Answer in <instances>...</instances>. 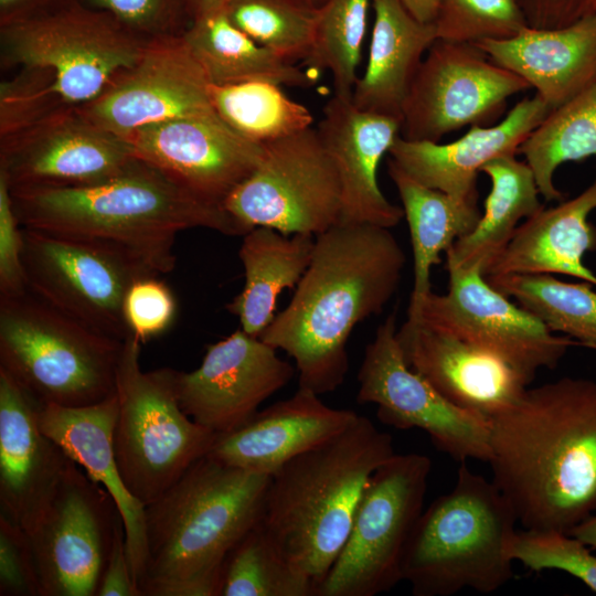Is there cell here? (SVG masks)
Listing matches in <instances>:
<instances>
[{
    "mask_svg": "<svg viewBox=\"0 0 596 596\" xmlns=\"http://www.w3.org/2000/svg\"><path fill=\"white\" fill-rule=\"evenodd\" d=\"M489 422L491 480L524 529L568 533L596 512V381L528 387Z\"/></svg>",
    "mask_w": 596,
    "mask_h": 596,
    "instance_id": "obj_1",
    "label": "cell"
},
{
    "mask_svg": "<svg viewBox=\"0 0 596 596\" xmlns=\"http://www.w3.org/2000/svg\"><path fill=\"white\" fill-rule=\"evenodd\" d=\"M406 256L390 228L337 223L316 235L308 268L290 302L259 338L295 360L299 387L338 389L349 369L353 328L396 292Z\"/></svg>",
    "mask_w": 596,
    "mask_h": 596,
    "instance_id": "obj_2",
    "label": "cell"
},
{
    "mask_svg": "<svg viewBox=\"0 0 596 596\" xmlns=\"http://www.w3.org/2000/svg\"><path fill=\"white\" fill-rule=\"evenodd\" d=\"M10 191L23 227L109 243L158 275L173 270L175 237L184 230L247 233L223 205L137 158L119 174L95 184Z\"/></svg>",
    "mask_w": 596,
    "mask_h": 596,
    "instance_id": "obj_3",
    "label": "cell"
},
{
    "mask_svg": "<svg viewBox=\"0 0 596 596\" xmlns=\"http://www.w3.org/2000/svg\"><path fill=\"white\" fill-rule=\"evenodd\" d=\"M269 480L206 455L146 505L141 596H217L226 556L262 519Z\"/></svg>",
    "mask_w": 596,
    "mask_h": 596,
    "instance_id": "obj_4",
    "label": "cell"
},
{
    "mask_svg": "<svg viewBox=\"0 0 596 596\" xmlns=\"http://www.w3.org/2000/svg\"><path fill=\"white\" fill-rule=\"evenodd\" d=\"M393 455L391 435L359 415L270 476L259 523L316 593L347 542L371 475Z\"/></svg>",
    "mask_w": 596,
    "mask_h": 596,
    "instance_id": "obj_5",
    "label": "cell"
},
{
    "mask_svg": "<svg viewBox=\"0 0 596 596\" xmlns=\"http://www.w3.org/2000/svg\"><path fill=\"white\" fill-rule=\"evenodd\" d=\"M518 522L497 488L461 461L454 488L416 521L402 558V579L415 596L488 594L513 577L508 545Z\"/></svg>",
    "mask_w": 596,
    "mask_h": 596,
    "instance_id": "obj_6",
    "label": "cell"
},
{
    "mask_svg": "<svg viewBox=\"0 0 596 596\" xmlns=\"http://www.w3.org/2000/svg\"><path fill=\"white\" fill-rule=\"evenodd\" d=\"M123 343L29 289L0 297V369L41 405L82 407L115 394Z\"/></svg>",
    "mask_w": 596,
    "mask_h": 596,
    "instance_id": "obj_7",
    "label": "cell"
},
{
    "mask_svg": "<svg viewBox=\"0 0 596 596\" xmlns=\"http://www.w3.org/2000/svg\"><path fill=\"white\" fill-rule=\"evenodd\" d=\"M148 41L106 12L66 0L1 25V65L32 70L51 110L58 111L98 96L139 58Z\"/></svg>",
    "mask_w": 596,
    "mask_h": 596,
    "instance_id": "obj_8",
    "label": "cell"
},
{
    "mask_svg": "<svg viewBox=\"0 0 596 596\" xmlns=\"http://www.w3.org/2000/svg\"><path fill=\"white\" fill-rule=\"evenodd\" d=\"M140 350L129 333L117 368L114 450L127 490L146 507L209 454L217 434L181 408L175 370L143 371Z\"/></svg>",
    "mask_w": 596,
    "mask_h": 596,
    "instance_id": "obj_9",
    "label": "cell"
},
{
    "mask_svg": "<svg viewBox=\"0 0 596 596\" xmlns=\"http://www.w3.org/2000/svg\"><path fill=\"white\" fill-rule=\"evenodd\" d=\"M429 457L393 455L370 477L351 531L316 596H375L402 579V558L423 512Z\"/></svg>",
    "mask_w": 596,
    "mask_h": 596,
    "instance_id": "obj_10",
    "label": "cell"
},
{
    "mask_svg": "<svg viewBox=\"0 0 596 596\" xmlns=\"http://www.w3.org/2000/svg\"><path fill=\"white\" fill-rule=\"evenodd\" d=\"M22 234L28 289L87 326L125 340V295L135 280L158 274L106 242L23 226Z\"/></svg>",
    "mask_w": 596,
    "mask_h": 596,
    "instance_id": "obj_11",
    "label": "cell"
},
{
    "mask_svg": "<svg viewBox=\"0 0 596 596\" xmlns=\"http://www.w3.org/2000/svg\"><path fill=\"white\" fill-rule=\"evenodd\" d=\"M264 147L258 167L224 200L225 211L247 232L266 226L316 236L339 223L340 181L317 128Z\"/></svg>",
    "mask_w": 596,
    "mask_h": 596,
    "instance_id": "obj_12",
    "label": "cell"
},
{
    "mask_svg": "<svg viewBox=\"0 0 596 596\" xmlns=\"http://www.w3.org/2000/svg\"><path fill=\"white\" fill-rule=\"evenodd\" d=\"M530 88L473 43L437 39L426 52L405 100L401 137L439 140L466 126H491L510 97Z\"/></svg>",
    "mask_w": 596,
    "mask_h": 596,
    "instance_id": "obj_13",
    "label": "cell"
},
{
    "mask_svg": "<svg viewBox=\"0 0 596 596\" xmlns=\"http://www.w3.org/2000/svg\"><path fill=\"white\" fill-rule=\"evenodd\" d=\"M121 523L109 492L71 460L47 509L28 532L40 596H96Z\"/></svg>",
    "mask_w": 596,
    "mask_h": 596,
    "instance_id": "obj_14",
    "label": "cell"
},
{
    "mask_svg": "<svg viewBox=\"0 0 596 596\" xmlns=\"http://www.w3.org/2000/svg\"><path fill=\"white\" fill-rule=\"evenodd\" d=\"M356 400L377 406V418L397 429L419 428L435 447L457 461L490 457V422L445 398L405 362L396 312L377 327L358 373Z\"/></svg>",
    "mask_w": 596,
    "mask_h": 596,
    "instance_id": "obj_15",
    "label": "cell"
},
{
    "mask_svg": "<svg viewBox=\"0 0 596 596\" xmlns=\"http://www.w3.org/2000/svg\"><path fill=\"white\" fill-rule=\"evenodd\" d=\"M446 269L447 292L432 291L415 323H428L472 343L499 356L531 381L538 371L557 366L568 348L577 344L513 304L481 270L453 265H446Z\"/></svg>",
    "mask_w": 596,
    "mask_h": 596,
    "instance_id": "obj_16",
    "label": "cell"
},
{
    "mask_svg": "<svg viewBox=\"0 0 596 596\" xmlns=\"http://www.w3.org/2000/svg\"><path fill=\"white\" fill-rule=\"evenodd\" d=\"M210 84L182 34L167 35L149 40L130 67L75 108L96 126L123 137L174 118L217 115Z\"/></svg>",
    "mask_w": 596,
    "mask_h": 596,
    "instance_id": "obj_17",
    "label": "cell"
},
{
    "mask_svg": "<svg viewBox=\"0 0 596 596\" xmlns=\"http://www.w3.org/2000/svg\"><path fill=\"white\" fill-rule=\"evenodd\" d=\"M135 159L123 138L75 107L0 135V173L11 189L95 184L119 174Z\"/></svg>",
    "mask_w": 596,
    "mask_h": 596,
    "instance_id": "obj_18",
    "label": "cell"
},
{
    "mask_svg": "<svg viewBox=\"0 0 596 596\" xmlns=\"http://www.w3.org/2000/svg\"><path fill=\"white\" fill-rule=\"evenodd\" d=\"M276 351L243 330L209 344L199 368L191 372L175 370L181 408L217 435L241 427L295 374L292 365Z\"/></svg>",
    "mask_w": 596,
    "mask_h": 596,
    "instance_id": "obj_19",
    "label": "cell"
},
{
    "mask_svg": "<svg viewBox=\"0 0 596 596\" xmlns=\"http://www.w3.org/2000/svg\"><path fill=\"white\" fill-rule=\"evenodd\" d=\"M120 138L137 159L219 205L255 171L265 152L264 145L241 136L217 115L151 124Z\"/></svg>",
    "mask_w": 596,
    "mask_h": 596,
    "instance_id": "obj_20",
    "label": "cell"
},
{
    "mask_svg": "<svg viewBox=\"0 0 596 596\" xmlns=\"http://www.w3.org/2000/svg\"><path fill=\"white\" fill-rule=\"evenodd\" d=\"M406 364L456 406L488 421L513 406L532 382L499 356L425 322L403 324Z\"/></svg>",
    "mask_w": 596,
    "mask_h": 596,
    "instance_id": "obj_21",
    "label": "cell"
},
{
    "mask_svg": "<svg viewBox=\"0 0 596 596\" xmlns=\"http://www.w3.org/2000/svg\"><path fill=\"white\" fill-rule=\"evenodd\" d=\"M40 406L0 369V514L26 533L47 509L72 460L41 429Z\"/></svg>",
    "mask_w": 596,
    "mask_h": 596,
    "instance_id": "obj_22",
    "label": "cell"
},
{
    "mask_svg": "<svg viewBox=\"0 0 596 596\" xmlns=\"http://www.w3.org/2000/svg\"><path fill=\"white\" fill-rule=\"evenodd\" d=\"M317 131L333 161L341 187L339 223L394 227L403 209L391 203L377 180L380 162L401 135L396 118L358 109L333 95L323 107Z\"/></svg>",
    "mask_w": 596,
    "mask_h": 596,
    "instance_id": "obj_23",
    "label": "cell"
},
{
    "mask_svg": "<svg viewBox=\"0 0 596 596\" xmlns=\"http://www.w3.org/2000/svg\"><path fill=\"white\" fill-rule=\"evenodd\" d=\"M549 111L535 94L517 103L501 121L471 126L449 143L407 140L400 135L389 155L422 184L458 199L478 201L477 179L481 168L493 159L515 156Z\"/></svg>",
    "mask_w": 596,
    "mask_h": 596,
    "instance_id": "obj_24",
    "label": "cell"
},
{
    "mask_svg": "<svg viewBox=\"0 0 596 596\" xmlns=\"http://www.w3.org/2000/svg\"><path fill=\"white\" fill-rule=\"evenodd\" d=\"M359 416L333 408L299 387L284 401L258 411L241 427L217 435L207 456L228 466L273 476L286 462L349 427Z\"/></svg>",
    "mask_w": 596,
    "mask_h": 596,
    "instance_id": "obj_25",
    "label": "cell"
},
{
    "mask_svg": "<svg viewBox=\"0 0 596 596\" xmlns=\"http://www.w3.org/2000/svg\"><path fill=\"white\" fill-rule=\"evenodd\" d=\"M117 414L115 393L82 407L41 405L39 424L70 459L114 498L124 522L128 560L138 586L146 561L145 507L127 490L117 466L114 450Z\"/></svg>",
    "mask_w": 596,
    "mask_h": 596,
    "instance_id": "obj_26",
    "label": "cell"
},
{
    "mask_svg": "<svg viewBox=\"0 0 596 596\" xmlns=\"http://www.w3.org/2000/svg\"><path fill=\"white\" fill-rule=\"evenodd\" d=\"M473 44L535 88L550 110L596 78V12L562 28L529 26L510 39Z\"/></svg>",
    "mask_w": 596,
    "mask_h": 596,
    "instance_id": "obj_27",
    "label": "cell"
},
{
    "mask_svg": "<svg viewBox=\"0 0 596 596\" xmlns=\"http://www.w3.org/2000/svg\"><path fill=\"white\" fill-rule=\"evenodd\" d=\"M594 210L596 179L573 199L524 220L486 277L562 274L596 286V275L584 264L585 254L596 251V226L588 221Z\"/></svg>",
    "mask_w": 596,
    "mask_h": 596,
    "instance_id": "obj_28",
    "label": "cell"
},
{
    "mask_svg": "<svg viewBox=\"0 0 596 596\" xmlns=\"http://www.w3.org/2000/svg\"><path fill=\"white\" fill-rule=\"evenodd\" d=\"M372 6L369 60L355 83L352 103L362 111L401 121L418 67L438 39L436 26L414 18L398 0H372Z\"/></svg>",
    "mask_w": 596,
    "mask_h": 596,
    "instance_id": "obj_29",
    "label": "cell"
},
{
    "mask_svg": "<svg viewBox=\"0 0 596 596\" xmlns=\"http://www.w3.org/2000/svg\"><path fill=\"white\" fill-rule=\"evenodd\" d=\"M387 172L400 194L411 234L414 281L405 323L413 324L432 292L430 274L433 267L441 263L440 254L476 226L481 212L478 201L458 199L428 188L391 158Z\"/></svg>",
    "mask_w": 596,
    "mask_h": 596,
    "instance_id": "obj_30",
    "label": "cell"
},
{
    "mask_svg": "<svg viewBox=\"0 0 596 596\" xmlns=\"http://www.w3.org/2000/svg\"><path fill=\"white\" fill-rule=\"evenodd\" d=\"M316 236L286 235L274 228L256 226L243 235L238 256L245 283L226 306L237 316L242 330L259 337L275 318L277 298L286 288H295L308 268Z\"/></svg>",
    "mask_w": 596,
    "mask_h": 596,
    "instance_id": "obj_31",
    "label": "cell"
},
{
    "mask_svg": "<svg viewBox=\"0 0 596 596\" xmlns=\"http://www.w3.org/2000/svg\"><path fill=\"white\" fill-rule=\"evenodd\" d=\"M485 173L491 183L485 212L476 226L446 251V265L479 269L485 276L511 241L521 220L536 214L544 206L540 201L533 171L515 156H504L486 163Z\"/></svg>",
    "mask_w": 596,
    "mask_h": 596,
    "instance_id": "obj_32",
    "label": "cell"
},
{
    "mask_svg": "<svg viewBox=\"0 0 596 596\" xmlns=\"http://www.w3.org/2000/svg\"><path fill=\"white\" fill-rule=\"evenodd\" d=\"M182 36L211 84L262 81L308 88L317 83L318 72L304 71L256 43L231 22L224 10L194 18Z\"/></svg>",
    "mask_w": 596,
    "mask_h": 596,
    "instance_id": "obj_33",
    "label": "cell"
},
{
    "mask_svg": "<svg viewBox=\"0 0 596 596\" xmlns=\"http://www.w3.org/2000/svg\"><path fill=\"white\" fill-rule=\"evenodd\" d=\"M541 196L562 201L554 183L557 168L570 161L596 157V78L575 96L550 110L520 146Z\"/></svg>",
    "mask_w": 596,
    "mask_h": 596,
    "instance_id": "obj_34",
    "label": "cell"
},
{
    "mask_svg": "<svg viewBox=\"0 0 596 596\" xmlns=\"http://www.w3.org/2000/svg\"><path fill=\"white\" fill-rule=\"evenodd\" d=\"M209 94L215 113L230 128L260 145L312 127L310 110L274 83L210 84Z\"/></svg>",
    "mask_w": 596,
    "mask_h": 596,
    "instance_id": "obj_35",
    "label": "cell"
},
{
    "mask_svg": "<svg viewBox=\"0 0 596 596\" xmlns=\"http://www.w3.org/2000/svg\"><path fill=\"white\" fill-rule=\"evenodd\" d=\"M488 281L533 313L553 332L596 350V291L587 281L567 283L550 274H514Z\"/></svg>",
    "mask_w": 596,
    "mask_h": 596,
    "instance_id": "obj_36",
    "label": "cell"
},
{
    "mask_svg": "<svg viewBox=\"0 0 596 596\" xmlns=\"http://www.w3.org/2000/svg\"><path fill=\"white\" fill-rule=\"evenodd\" d=\"M217 596H316V585L283 557L258 523L226 556Z\"/></svg>",
    "mask_w": 596,
    "mask_h": 596,
    "instance_id": "obj_37",
    "label": "cell"
},
{
    "mask_svg": "<svg viewBox=\"0 0 596 596\" xmlns=\"http://www.w3.org/2000/svg\"><path fill=\"white\" fill-rule=\"evenodd\" d=\"M372 0H326L317 8V18L306 65L316 72L329 71L333 95L351 99L358 81Z\"/></svg>",
    "mask_w": 596,
    "mask_h": 596,
    "instance_id": "obj_38",
    "label": "cell"
},
{
    "mask_svg": "<svg viewBox=\"0 0 596 596\" xmlns=\"http://www.w3.org/2000/svg\"><path fill=\"white\" fill-rule=\"evenodd\" d=\"M231 22L262 46L292 61L309 55L317 8L295 0H231Z\"/></svg>",
    "mask_w": 596,
    "mask_h": 596,
    "instance_id": "obj_39",
    "label": "cell"
},
{
    "mask_svg": "<svg viewBox=\"0 0 596 596\" xmlns=\"http://www.w3.org/2000/svg\"><path fill=\"white\" fill-rule=\"evenodd\" d=\"M439 40H505L529 28L518 0H440L434 20Z\"/></svg>",
    "mask_w": 596,
    "mask_h": 596,
    "instance_id": "obj_40",
    "label": "cell"
},
{
    "mask_svg": "<svg viewBox=\"0 0 596 596\" xmlns=\"http://www.w3.org/2000/svg\"><path fill=\"white\" fill-rule=\"evenodd\" d=\"M508 555L533 572L557 570L584 583L596 593V556L577 538L557 530L515 531Z\"/></svg>",
    "mask_w": 596,
    "mask_h": 596,
    "instance_id": "obj_41",
    "label": "cell"
},
{
    "mask_svg": "<svg viewBox=\"0 0 596 596\" xmlns=\"http://www.w3.org/2000/svg\"><path fill=\"white\" fill-rule=\"evenodd\" d=\"M158 276L147 275L135 280L124 298L126 326L141 343L166 332L177 312L171 289Z\"/></svg>",
    "mask_w": 596,
    "mask_h": 596,
    "instance_id": "obj_42",
    "label": "cell"
},
{
    "mask_svg": "<svg viewBox=\"0 0 596 596\" xmlns=\"http://www.w3.org/2000/svg\"><path fill=\"white\" fill-rule=\"evenodd\" d=\"M82 4L111 15L145 40L182 34L179 28L181 0H79Z\"/></svg>",
    "mask_w": 596,
    "mask_h": 596,
    "instance_id": "obj_43",
    "label": "cell"
},
{
    "mask_svg": "<svg viewBox=\"0 0 596 596\" xmlns=\"http://www.w3.org/2000/svg\"><path fill=\"white\" fill-rule=\"evenodd\" d=\"M0 596H40V581L28 533L0 514Z\"/></svg>",
    "mask_w": 596,
    "mask_h": 596,
    "instance_id": "obj_44",
    "label": "cell"
},
{
    "mask_svg": "<svg viewBox=\"0 0 596 596\" xmlns=\"http://www.w3.org/2000/svg\"><path fill=\"white\" fill-rule=\"evenodd\" d=\"M22 252V226L13 209L8 181L0 173V297L28 290Z\"/></svg>",
    "mask_w": 596,
    "mask_h": 596,
    "instance_id": "obj_45",
    "label": "cell"
},
{
    "mask_svg": "<svg viewBox=\"0 0 596 596\" xmlns=\"http://www.w3.org/2000/svg\"><path fill=\"white\" fill-rule=\"evenodd\" d=\"M96 596H141L128 560L124 523L116 530Z\"/></svg>",
    "mask_w": 596,
    "mask_h": 596,
    "instance_id": "obj_46",
    "label": "cell"
},
{
    "mask_svg": "<svg viewBox=\"0 0 596 596\" xmlns=\"http://www.w3.org/2000/svg\"><path fill=\"white\" fill-rule=\"evenodd\" d=\"M66 0H0V24L7 25L42 13Z\"/></svg>",
    "mask_w": 596,
    "mask_h": 596,
    "instance_id": "obj_47",
    "label": "cell"
},
{
    "mask_svg": "<svg viewBox=\"0 0 596 596\" xmlns=\"http://www.w3.org/2000/svg\"><path fill=\"white\" fill-rule=\"evenodd\" d=\"M417 20L434 22L440 0H398Z\"/></svg>",
    "mask_w": 596,
    "mask_h": 596,
    "instance_id": "obj_48",
    "label": "cell"
},
{
    "mask_svg": "<svg viewBox=\"0 0 596 596\" xmlns=\"http://www.w3.org/2000/svg\"><path fill=\"white\" fill-rule=\"evenodd\" d=\"M568 534L577 538L592 549H596V514H592L572 528Z\"/></svg>",
    "mask_w": 596,
    "mask_h": 596,
    "instance_id": "obj_49",
    "label": "cell"
},
{
    "mask_svg": "<svg viewBox=\"0 0 596 596\" xmlns=\"http://www.w3.org/2000/svg\"><path fill=\"white\" fill-rule=\"evenodd\" d=\"M231 0H188L189 7L192 9L193 19L222 11L230 3Z\"/></svg>",
    "mask_w": 596,
    "mask_h": 596,
    "instance_id": "obj_50",
    "label": "cell"
},
{
    "mask_svg": "<svg viewBox=\"0 0 596 596\" xmlns=\"http://www.w3.org/2000/svg\"><path fill=\"white\" fill-rule=\"evenodd\" d=\"M295 1H297L299 3H302L305 6H308V7H312L311 1H313V0H295ZM312 8H315V7H312Z\"/></svg>",
    "mask_w": 596,
    "mask_h": 596,
    "instance_id": "obj_51",
    "label": "cell"
}]
</instances>
